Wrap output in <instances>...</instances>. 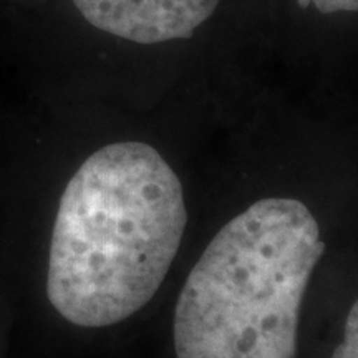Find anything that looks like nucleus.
<instances>
[{"mask_svg":"<svg viewBox=\"0 0 358 358\" xmlns=\"http://www.w3.org/2000/svg\"><path fill=\"white\" fill-rule=\"evenodd\" d=\"M187 224L178 174L153 146L122 141L88 156L58 203L47 297L70 324L129 319L158 292Z\"/></svg>","mask_w":358,"mask_h":358,"instance_id":"nucleus-1","label":"nucleus"},{"mask_svg":"<svg viewBox=\"0 0 358 358\" xmlns=\"http://www.w3.org/2000/svg\"><path fill=\"white\" fill-rule=\"evenodd\" d=\"M330 358H358V299L347 315L342 343L335 348Z\"/></svg>","mask_w":358,"mask_h":358,"instance_id":"nucleus-4","label":"nucleus"},{"mask_svg":"<svg viewBox=\"0 0 358 358\" xmlns=\"http://www.w3.org/2000/svg\"><path fill=\"white\" fill-rule=\"evenodd\" d=\"M95 29L134 43L186 40L216 12L221 0H71Z\"/></svg>","mask_w":358,"mask_h":358,"instance_id":"nucleus-3","label":"nucleus"},{"mask_svg":"<svg viewBox=\"0 0 358 358\" xmlns=\"http://www.w3.org/2000/svg\"><path fill=\"white\" fill-rule=\"evenodd\" d=\"M324 252L302 201L250 204L213 237L182 285L176 357L294 358L303 295Z\"/></svg>","mask_w":358,"mask_h":358,"instance_id":"nucleus-2","label":"nucleus"},{"mask_svg":"<svg viewBox=\"0 0 358 358\" xmlns=\"http://www.w3.org/2000/svg\"><path fill=\"white\" fill-rule=\"evenodd\" d=\"M299 7L308 8L313 6L320 13L357 12L358 0H297Z\"/></svg>","mask_w":358,"mask_h":358,"instance_id":"nucleus-5","label":"nucleus"}]
</instances>
